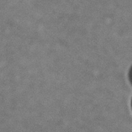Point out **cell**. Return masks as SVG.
Segmentation results:
<instances>
[{"label":"cell","instance_id":"2","mask_svg":"<svg viewBox=\"0 0 132 132\" xmlns=\"http://www.w3.org/2000/svg\"><path fill=\"white\" fill-rule=\"evenodd\" d=\"M131 107H132V99H131Z\"/></svg>","mask_w":132,"mask_h":132},{"label":"cell","instance_id":"1","mask_svg":"<svg viewBox=\"0 0 132 132\" xmlns=\"http://www.w3.org/2000/svg\"><path fill=\"white\" fill-rule=\"evenodd\" d=\"M128 79H129V82H130V84L132 86V65L130 66V69H129V72H128Z\"/></svg>","mask_w":132,"mask_h":132}]
</instances>
